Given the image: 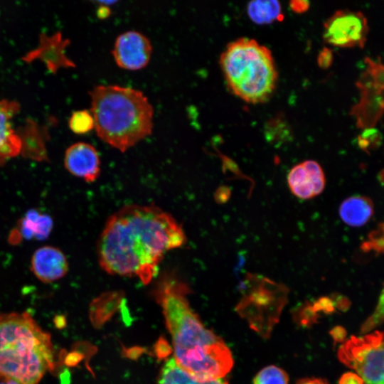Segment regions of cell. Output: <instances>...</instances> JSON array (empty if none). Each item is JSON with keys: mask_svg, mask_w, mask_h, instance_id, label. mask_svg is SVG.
<instances>
[{"mask_svg": "<svg viewBox=\"0 0 384 384\" xmlns=\"http://www.w3.org/2000/svg\"><path fill=\"white\" fill-rule=\"evenodd\" d=\"M186 242L182 226L155 206L128 205L106 221L97 244L100 267L107 273L135 277L147 284L164 255Z\"/></svg>", "mask_w": 384, "mask_h": 384, "instance_id": "6da1fadb", "label": "cell"}, {"mask_svg": "<svg viewBox=\"0 0 384 384\" xmlns=\"http://www.w3.org/2000/svg\"><path fill=\"white\" fill-rule=\"evenodd\" d=\"M189 292L188 284L170 271L161 275L154 289L172 338L174 359L197 380L223 378L233 366L231 352L193 311Z\"/></svg>", "mask_w": 384, "mask_h": 384, "instance_id": "7a4b0ae2", "label": "cell"}, {"mask_svg": "<svg viewBox=\"0 0 384 384\" xmlns=\"http://www.w3.org/2000/svg\"><path fill=\"white\" fill-rule=\"evenodd\" d=\"M90 94L94 128L103 142L124 152L151 134L154 110L142 91L109 85Z\"/></svg>", "mask_w": 384, "mask_h": 384, "instance_id": "3957f363", "label": "cell"}, {"mask_svg": "<svg viewBox=\"0 0 384 384\" xmlns=\"http://www.w3.org/2000/svg\"><path fill=\"white\" fill-rule=\"evenodd\" d=\"M53 367L50 334L27 312L0 314V380L38 384Z\"/></svg>", "mask_w": 384, "mask_h": 384, "instance_id": "277c9868", "label": "cell"}, {"mask_svg": "<svg viewBox=\"0 0 384 384\" xmlns=\"http://www.w3.org/2000/svg\"><path fill=\"white\" fill-rule=\"evenodd\" d=\"M219 63L229 90L247 103L265 102L275 90L278 73L272 52L253 38L230 42Z\"/></svg>", "mask_w": 384, "mask_h": 384, "instance_id": "5b68a950", "label": "cell"}, {"mask_svg": "<svg viewBox=\"0 0 384 384\" xmlns=\"http://www.w3.org/2000/svg\"><path fill=\"white\" fill-rule=\"evenodd\" d=\"M338 356L356 371L364 384H384L383 332L351 336L339 348Z\"/></svg>", "mask_w": 384, "mask_h": 384, "instance_id": "8992f818", "label": "cell"}, {"mask_svg": "<svg viewBox=\"0 0 384 384\" xmlns=\"http://www.w3.org/2000/svg\"><path fill=\"white\" fill-rule=\"evenodd\" d=\"M366 68L356 82L360 92L358 102L351 110L358 128L375 127L383 112L384 68L381 60L365 59Z\"/></svg>", "mask_w": 384, "mask_h": 384, "instance_id": "52a82bcc", "label": "cell"}, {"mask_svg": "<svg viewBox=\"0 0 384 384\" xmlns=\"http://www.w3.org/2000/svg\"><path fill=\"white\" fill-rule=\"evenodd\" d=\"M369 31L368 19L361 11L338 10L324 23V41L339 48H363Z\"/></svg>", "mask_w": 384, "mask_h": 384, "instance_id": "ba28073f", "label": "cell"}, {"mask_svg": "<svg viewBox=\"0 0 384 384\" xmlns=\"http://www.w3.org/2000/svg\"><path fill=\"white\" fill-rule=\"evenodd\" d=\"M116 64L129 70H140L149 63L152 53L149 39L137 31L119 35L112 51Z\"/></svg>", "mask_w": 384, "mask_h": 384, "instance_id": "9c48e42d", "label": "cell"}, {"mask_svg": "<svg viewBox=\"0 0 384 384\" xmlns=\"http://www.w3.org/2000/svg\"><path fill=\"white\" fill-rule=\"evenodd\" d=\"M64 164L73 176L87 182H94L100 173V159L96 149L85 142L69 146L65 154Z\"/></svg>", "mask_w": 384, "mask_h": 384, "instance_id": "30bf717a", "label": "cell"}, {"mask_svg": "<svg viewBox=\"0 0 384 384\" xmlns=\"http://www.w3.org/2000/svg\"><path fill=\"white\" fill-rule=\"evenodd\" d=\"M31 269L39 280L48 283L61 279L66 274L68 262L59 248L46 245L33 252Z\"/></svg>", "mask_w": 384, "mask_h": 384, "instance_id": "8fae6325", "label": "cell"}, {"mask_svg": "<svg viewBox=\"0 0 384 384\" xmlns=\"http://www.w3.org/2000/svg\"><path fill=\"white\" fill-rule=\"evenodd\" d=\"M18 108L15 102L0 100V163L16 156L22 149L21 138L12 122Z\"/></svg>", "mask_w": 384, "mask_h": 384, "instance_id": "7c38bea8", "label": "cell"}, {"mask_svg": "<svg viewBox=\"0 0 384 384\" xmlns=\"http://www.w3.org/2000/svg\"><path fill=\"white\" fill-rule=\"evenodd\" d=\"M373 203L366 196L355 195L345 199L339 207L342 220L349 226L364 225L373 216Z\"/></svg>", "mask_w": 384, "mask_h": 384, "instance_id": "4fadbf2b", "label": "cell"}, {"mask_svg": "<svg viewBox=\"0 0 384 384\" xmlns=\"http://www.w3.org/2000/svg\"><path fill=\"white\" fill-rule=\"evenodd\" d=\"M53 227V221L50 215L31 209L19 220L16 229L21 239L43 240L48 238Z\"/></svg>", "mask_w": 384, "mask_h": 384, "instance_id": "5bb4252c", "label": "cell"}, {"mask_svg": "<svg viewBox=\"0 0 384 384\" xmlns=\"http://www.w3.org/2000/svg\"><path fill=\"white\" fill-rule=\"evenodd\" d=\"M122 292H108L96 298L90 305V318L93 325L100 327L122 306Z\"/></svg>", "mask_w": 384, "mask_h": 384, "instance_id": "9a60e30c", "label": "cell"}, {"mask_svg": "<svg viewBox=\"0 0 384 384\" xmlns=\"http://www.w3.org/2000/svg\"><path fill=\"white\" fill-rule=\"evenodd\" d=\"M247 12L250 20L260 25L281 21L284 18L282 6L276 0L250 1L247 6Z\"/></svg>", "mask_w": 384, "mask_h": 384, "instance_id": "2e32d148", "label": "cell"}, {"mask_svg": "<svg viewBox=\"0 0 384 384\" xmlns=\"http://www.w3.org/2000/svg\"><path fill=\"white\" fill-rule=\"evenodd\" d=\"M287 182L292 193L299 198L306 200L314 197L311 178L302 163L290 170Z\"/></svg>", "mask_w": 384, "mask_h": 384, "instance_id": "e0dca14e", "label": "cell"}, {"mask_svg": "<svg viewBox=\"0 0 384 384\" xmlns=\"http://www.w3.org/2000/svg\"><path fill=\"white\" fill-rule=\"evenodd\" d=\"M265 137L267 142L279 146L292 140L293 132L284 115L280 114L266 122Z\"/></svg>", "mask_w": 384, "mask_h": 384, "instance_id": "ac0fdd59", "label": "cell"}, {"mask_svg": "<svg viewBox=\"0 0 384 384\" xmlns=\"http://www.w3.org/2000/svg\"><path fill=\"white\" fill-rule=\"evenodd\" d=\"M68 124L71 131L76 134H85L95 127V122L91 112L78 110L73 112Z\"/></svg>", "mask_w": 384, "mask_h": 384, "instance_id": "d6986e66", "label": "cell"}, {"mask_svg": "<svg viewBox=\"0 0 384 384\" xmlns=\"http://www.w3.org/2000/svg\"><path fill=\"white\" fill-rule=\"evenodd\" d=\"M288 376L282 369L270 366L256 375L253 384H288Z\"/></svg>", "mask_w": 384, "mask_h": 384, "instance_id": "ffe728a7", "label": "cell"}, {"mask_svg": "<svg viewBox=\"0 0 384 384\" xmlns=\"http://www.w3.org/2000/svg\"><path fill=\"white\" fill-rule=\"evenodd\" d=\"M358 146L369 154L370 151L378 149L381 144L382 136L379 130L375 127L363 129L357 138Z\"/></svg>", "mask_w": 384, "mask_h": 384, "instance_id": "44dd1931", "label": "cell"}, {"mask_svg": "<svg viewBox=\"0 0 384 384\" xmlns=\"http://www.w3.org/2000/svg\"><path fill=\"white\" fill-rule=\"evenodd\" d=\"M302 164L311 178L314 194L316 196L320 194L325 188L326 180L322 168L314 160H306Z\"/></svg>", "mask_w": 384, "mask_h": 384, "instance_id": "7402d4cb", "label": "cell"}, {"mask_svg": "<svg viewBox=\"0 0 384 384\" xmlns=\"http://www.w3.org/2000/svg\"><path fill=\"white\" fill-rule=\"evenodd\" d=\"M368 237L370 240L361 245V250L364 252L373 250L377 254L382 253L383 251V223H380L379 229L371 232Z\"/></svg>", "mask_w": 384, "mask_h": 384, "instance_id": "603a6c76", "label": "cell"}, {"mask_svg": "<svg viewBox=\"0 0 384 384\" xmlns=\"http://www.w3.org/2000/svg\"><path fill=\"white\" fill-rule=\"evenodd\" d=\"M383 291L381 292L378 306H377L375 312L373 314V315L368 318V319L363 324L362 326V331L366 332L374 328L375 326H377L380 321L383 319Z\"/></svg>", "mask_w": 384, "mask_h": 384, "instance_id": "cb8c5ba5", "label": "cell"}, {"mask_svg": "<svg viewBox=\"0 0 384 384\" xmlns=\"http://www.w3.org/2000/svg\"><path fill=\"white\" fill-rule=\"evenodd\" d=\"M333 59L332 50L327 47H324L317 56V63L321 68L328 69L331 65Z\"/></svg>", "mask_w": 384, "mask_h": 384, "instance_id": "d4e9b609", "label": "cell"}, {"mask_svg": "<svg viewBox=\"0 0 384 384\" xmlns=\"http://www.w3.org/2000/svg\"><path fill=\"white\" fill-rule=\"evenodd\" d=\"M309 1L305 0H294L289 2L291 9L297 14L306 11L309 8Z\"/></svg>", "mask_w": 384, "mask_h": 384, "instance_id": "484cf974", "label": "cell"}, {"mask_svg": "<svg viewBox=\"0 0 384 384\" xmlns=\"http://www.w3.org/2000/svg\"><path fill=\"white\" fill-rule=\"evenodd\" d=\"M338 384H364V383L357 374L346 373L341 376Z\"/></svg>", "mask_w": 384, "mask_h": 384, "instance_id": "4316f807", "label": "cell"}, {"mask_svg": "<svg viewBox=\"0 0 384 384\" xmlns=\"http://www.w3.org/2000/svg\"><path fill=\"white\" fill-rule=\"evenodd\" d=\"M156 346L157 349L159 350L157 354L161 357H164L169 353V346L166 341H159Z\"/></svg>", "mask_w": 384, "mask_h": 384, "instance_id": "83f0119b", "label": "cell"}, {"mask_svg": "<svg viewBox=\"0 0 384 384\" xmlns=\"http://www.w3.org/2000/svg\"><path fill=\"white\" fill-rule=\"evenodd\" d=\"M297 384H329L326 381L318 378H305L297 383Z\"/></svg>", "mask_w": 384, "mask_h": 384, "instance_id": "f1b7e54d", "label": "cell"}, {"mask_svg": "<svg viewBox=\"0 0 384 384\" xmlns=\"http://www.w3.org/2000/svg\"><path fill=\"white\" fill-rule=\"evenodd\" d=\"M97 10V15L99 18H107L110 14V9L107 6L100 5Z\"/></svg>", "mask_w": 384, "mask_h": 384, "instance_id": "f546056e", "label": "cell"}, {"mask_svg": "<svg viewBox=\"0 0 384 384\" xmlns=\"http://www.w3.org/2000/svg\"><path fill=\"white\" fill-rule=\"evenodd\" d=\"M199 384H228V383L223 378H219L216 380L209 381H201Z\"/></svg>", "mask_w": 384, "mask_h": 384, "instance_id": "4dcf8cb0", "label": "cell"}, {"mask_svg": "<svg viewBox=\"0 0 384 384\" xmlns=\"http://www.w3.org/2000/svg\"><path fill=\"white\" fill-rule=\"evenodd\" d=\"M0 384H18V383L11 380H3L0 381Z\"/></svg>", "mask_w": 384, "mask_h": 384, "instance_id": "1f68e13d", "label": "cell"}]
</instances>
